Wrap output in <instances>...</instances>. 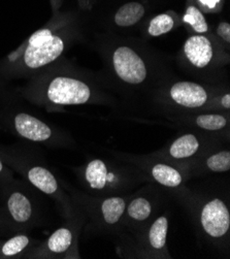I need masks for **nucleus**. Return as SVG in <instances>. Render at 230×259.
Returning a JSON list of instances; mask_svg holds the SVG:
<instances>
[{"instance_id": "nucleus-1", "label": "nucleus", "mask_w": 230, "mask_h": 259, "mask_svg": "<svg viewBox=\"0 0 230 259\" xmlns=\"http://www.w3.org/2000/svg\"><path fill=\"white\" fill-rule=\"evenodd\" d=\"M170 197L180 203L189 215L201 242L224 256L230 254L229 189L220 181L200 184L189 182Z\"/></svg>"}, {"instance_id": "nucleus-2", "label": "nucleus", "mask_w": 230, "mask_h": 259, "mask_svg": "<svg viewBox=\"0 0 230 259\" xmlns=\"http://www.w3.org/2000/svg\"><path fill=\"white\" fill-rule=\"evenodd\" d=\"M79 176L90 195L128 194L149 182L137 167L116 157L92 156L81 166Z\"/></svg>"}, {"instance_id": "nucleus-3", "label": "nucleus", "mask_w": 230, "mask_h": 259, "mask_svg": "<svg viewBox=\"0 0 230 259\" xmlns=\"http://www.w3.org/2000/svg\"><path fill=\"white\" fill-rule=\"evenodd\" d=\"M169 197L165 189L151 182L145 183L143 187L134 190L123 215L122 235H134L146 228L166 210Z\"/></svg>"}, {"instance_id": "nucleus-4", "label": "nucleus", "mask_w": 230, "mask_h": 259, "mask_svg": "<svg viewBox=\"0 0 230 259\" xmlns=\"http://www.w3.org/2000/svg\"><path fill=\"white\" fill-rule=\"evenodd\" d=\"M169 212L163 211L146 228L134 235H122L118 239L121 255L129 258L170 259L167 246Z\"/></svg>"}, {"instance_id": "nucleus-5", "label": "nucleus", "mask_w": 230, "mask_h": 259, "mask_svg": "<svg viewBox=\"0 0 230 259\" xmlns=\"http://www.w3.org/2000/svg\"><path fill=\"white\" fill-rule=\"evenodd\" d=\"M131 193L82 196L92 236H110L117 239L122 235V219Z\"/></svg>"}, {"instance_id": "nucleus-6", "label": "nucleus", "mask_w": 230, "mask_h": 259, "mask_svg": "<svg viewBox=\"0 0 230 259\" xmlns=\"http://www.w3.org/2000/svg\"><path fill=\"white\" fill-rule=\"evenodd\" d=\"M109 152L113 157L137 167L144 175H146L149 179V182L162 187L168 192V194L181 189L190 181L187 170L184 167L170 163L155 156L152 153L135 155L117 151Z\"/></svg>"}, {"instance_id": "nucleus-7", "label": "nucleus", "mask_w": 230, "mask_h": 259, "mask_svg": "<svg viewBox=\"0 0 230 259\" xmlns=\"http://www.w3.org/2000/svg\"><path fill=\"white\" fill-rule=\"evenodd\" d=\"M229 142L230 139L191 129L177 134L161 149L152 152V154L185 168L210 149Z\"/></svg>"}, {"instance_id": "nucleus-8", "label": "nucleus", "mask_w": 230, "mask_h": 259, "mask_svg": "<svg viewBox=\"0 0 230 259\" xmlns=\"http://www.w3.org/2000/svg\"><path fill=\"white\" fill-rule=\"evenodd\" d=\"M110 63L116 79L127 86H142L150 76L146 58L129 45L116 46L111 52Z\"/></svg>"}, {"instance_id": "nucleus-9", "label": "nucleus", "mask_w": 230, "mask_h": 259, "mask_svg": "<svg viewBox=\"0 0 230 259\" xmlns=\"http://www.w3.org/2000/svg\"><path fill=\"white\" fill-rule=\"evenodd\" d=\"M65 48L63 39L50 29H40L34 32L24 51L23 61L27 67L37 69L55 61L63 53Z\"/></svg>"}, {"instance_id": "nucleus-10", "label": "nucleus", "mask_w": 230, "mask_h": 259, "mask_svg": "<svg viewBox=\"0 0 230 259\" xmlns=\"http://www.w3.org/2000/svg\"><path fill=\"white\" fill-rule=\"evenodd\" d=\"M47 97L58 106L85 105L93 99V89L78 77L59 75L50 82Z\"/></svg>"}, {"instance_id": "nucleus-11", "label": "nucleus", "mask_w": 230, "mask_h": 259, "mask_svg": "<svg viewBox=\"0 0 230 259\" xmlns=\"http://www.w3.org/2000/svg\"><path fill=\"white\" fill-rule=\"evenodd\" d=\"M230 143L220 144L188 164L185 169L192 179L227 174L230 170Z\"/></svg>"}, {"instance_id": "nucleus-12", "label": "nucleus", "mask_w": 230, "mask_h": 259, "mask_svg": "<svg viewBox=\"0 0 230 259\" xmlns=\"http://www.w3.org/2000/svg\"><path fill=\"white\" fill-rule=\"evenodd\" d=\"M166 95L174 107L188 111L202 110L210 100V93L206 87L189 81L172 83Z\"/></svg>"}, {"instance_id": "nucleus-13", "label": "nucleus", "mask_w": 230, "mask_h": 259, "mask_svg": "<svg viewBox=\"0 0 230 259\" xmlns=\"http://www.w3.org/2000/svg\"><path fill=\"white\" fill-rule=\"evenodd\" d=\"M216 47L206 35H191L184 44L183 58L187 63L198 70L210 68L216 61Z\"/></svg>"}, {"instance_id": "nucleus-14", "label": "nucleus", "mask_w": 230, "mask_h": 259, "mask_svg": "<svg viewBox=\"0 0 230 259\" xmlns=\"http://www.w3.org/2000/svg\"><path fill=\"white\" fill-rule=\"evenodd\" d=\"M178 124L185 127H189L193 129V131L217 135L226 139H230L229 118L228 116L218 112L198 113L195 115L190 114L185 119L182 118Z\"/></svg>"}, {"instance_id": "nucleus-15", "label": "nucleus", "mask_w": 230, "mask_h": 259, "mask_svg": "<svg viewBox=\"0 0 230 259\" xmlns=\"http://www.w3.org/2000/svg\"><path fill=\"white\" fill-rule=\"evenodd\" d=\"M14 127L20 137L35 143L49 142L54 136L48 124L26 113H19L14 117Z\"/></svg>"}, {"instance_id": "nucleus-16", "label": "nucleus", "mask_w": 230, "mask_h": 259, "mask_svg": "<svg viewBox=\"0 0 230 259\" xmlns=\"http://www.w3.org/2000/svg\"><path fill=\"white\" fill-rule=\"evenodd\" d=\"M7 208L11 218L17 224H27L33 217L32 201L22 191H13L9 195Z\"/></svg>"}, {"instance_id": "nucleus-17", "label": "nucleus", "mask_w": 230, "mask_h": 259, "mask_svg": "<svg viewBox=\"0 0 230 259\" xmlns=\"http://www.w3.org/2000/svg\"><path fill=\"white\" fill-rule=\"evenodd\" d=\"M27 179L38 190L48 195H55L59 192V183L50 169L41 165H33L27 170Z\"/></svg>"}, {"instance_id": "nucleus-18", "label": "nucleus", "mask_w": 230, "mask_h": 259, "mask_svg": "<svg viewBox=\"0 0 230 259\" xmlns=\"http://www.w3.org/2000/svg\"><path fill=\"white\" fill-rule=\"evenodd\" d=\"M74 242V232L68 227H61L53 232L47 241L49 252L59 255L67 252Z\"/></svg>"}, {"instance_id": "nucleus-19", "label": "nucleus", "mask_w": 230, "mask_h": 259, "mask_svg": "<svg viewBox=\"0 0 230 259\" xmlns=\"http://www.w3.org/2000/svg\"><path fill=\"white\" fill-rule=\"evenodd\" d=\"M145 15V8L139 3H128L121 7L115 15V23L119 27H131Z\"/></svg>"}, {"instance_id": "nucleus-20", "label": "nucleus", "mask_w": 230, "mask_h": 259, "mask_svg": "<svg viewBox=\"0 0 230 259\" xmlns=\"http://www.w3.org/2000/svg\"><path fill=\"white\" fill-rule=\"evenodd\" d=\"M174 26L173 19L166 14H161L153 18L149 24L148 33L150 36H160L172 30Z\"/></svg>"}, {"instance_id": "nucleus-21", "label": "nucleus", "mask_w": 230, "mask_h": 259, "mask_svg": "<svg viewBox=\"0 0 230 259\" xmlns=\"http://www.w3.org/2000/svg\"><path fill=\"white\" fill-rule=\"evenodd\" d=\"M184 22L191 26L194 32L198 34H203L209 32V24L203 17L202 13L195 7L191 6L186 10L184 15Z\"/></svg>"}, {"instance_id": "nucleus-22", "label": "nucleus", "mask_w": 230, "mask_h": 259, "mask_svg": "<svg viewBox=\"0 0 230 259\" xmlns=\"http://www.w3.org/2000/svg\"><path fill=\"white\" fill-rule=\"evenodd\" d=\"M29 244L30 239L27 236L19 235L10 239L4 244L2 248V253L6 257H13L20 254L25 249H27Z\"/></svg>"}, {"instance_id": "nucleus-23", "label": "nucleus", "mask_w": 230, "mask_h": 259, "mask_svg": "<svg viewBox=\"0 0 230 259\" xmlns=\"http://www.w3.org/2000/svg\"><path fill=\"white\" fill-rule=\"evenodd\" d=\"M217 35L227 45L230 42V25L227 22H222L217 28Z\"/></svg>"}, {"instance_id": "nucleus-24", "label": "nucleus", "mask_w": 230, "mask_h": 259, "mask_svg": "<svg viewBox=\"0 0 230 259\" xmlns=\"http://www.w3.org/2000/svg\"><path fill=\"white\" fill-rule=\"evenodd\" d=\"M220 107L222 110L229 111L230 110V94L229 92H226L223 94L220 98Z\"/></svg>"}, {"instance_id": "nucleus-25", "label": "nucleus", "mask_w": 230, "mask_h": 259, "mask_svg": "<svg viewBox=\"0 0 230 259\" xmlns=\"http://www.w3.org/2000/svg\"><path fill=\"white\" fill-rule=\"evenodd\" d=\"M3 170H4V164H3L2 160H0V174H2Z\"/></svg>"}]
</instances>
